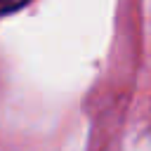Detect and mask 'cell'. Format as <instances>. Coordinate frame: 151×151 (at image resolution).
<instances>
[{"mask_svg":"<svg viewBox=\"0 0 151 151\" xmlns=\"http://www.w3.org/2000/svg\"><path fill=\"white\" fill-rule=\"evenodd\" d=\"M28 0H0V14H7V12H14L19 7H24Z\"/></svg>","mask_w":151,"mask_h":151,"instance_id":"obj_1","label":"cell"}]
</instances>
